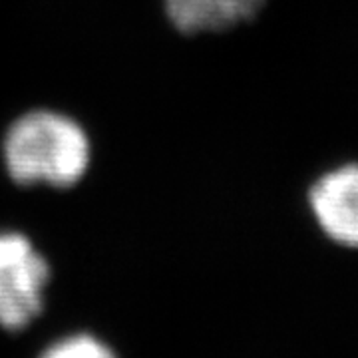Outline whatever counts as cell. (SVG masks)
Masks as SVG:
<instances>
[{
    "instance_id": "7a4b0ae2",
    "label": "cell",
    "mask_w": 358,
    "mask_h": 358,
    "mask_svg": "<svg viewBox=\"0 0 358 358\" xmlns=\"http://www.w3.org/2000/svg\"><path fill=\"white\" fill-rule=\"evenodd\" d=\"M54 267L24 229L0 227V329L18 333L38 319Z\"/></svg>"
},
{
    "instance_id": "277c9868",
    "label": "cell",
    "mask_w": 358,
    "mask_h": 358,
    "mask_svg": "<svg viewBox=\"0 0 358 358\" xmlns=\"http://www.w3.org/2000/svg\"><path fill=\"white\" fill-rule=\"evenodd\" d=\"M267 0H159L167 24L185 38H207L253 22Z\"/></svg>"
},
{
    "instance_id": "5b68a950",
    "label": "cell",
    "mask_w": 358,
    "mask_h": 358,
    "mask_svg": "<svg viewBox=\"0 0 358 358\" xmlns=\"http://www.w3.org/2000/svg\"><path fill=\"white\" fill-rule=\"evenodd\" d=\"M40 358H117L114 350L103 341L92 334H72L56 341L50 345Z\"/></svg>"
},
{
    "instance_id": "3957f363",
    "label": "cell",
    "mask_w": 358,
    "mask_h": 358,
    "mask_svg": "<svg viewBox=\"0 0 358 358\" xmlns=\"http://www.w3.org/2000/svg\"><path fill=\"white\" fill-rule=\"evenodd\" d=\"M307 203L329 241L358 249V162H346L320 173L308 187Z\"/></svg>"
},
{
    "instance_id": "6da1fadb",
    "label": "cell",
    "mask_w": 358,
    "mask_h": 358,
    "mask_svg": "<svg viewBox=\"0 0 358 358\" xmlns=\"http://www.w3.org/2000/svg\"><path fill=\"white\" fill-rule=\"evenodd\" d=\"M0 162L16 187L68 192L88 178L94 141L78 115L54 106H32L6 124Z\"/></svg>"
}]
</instances>
